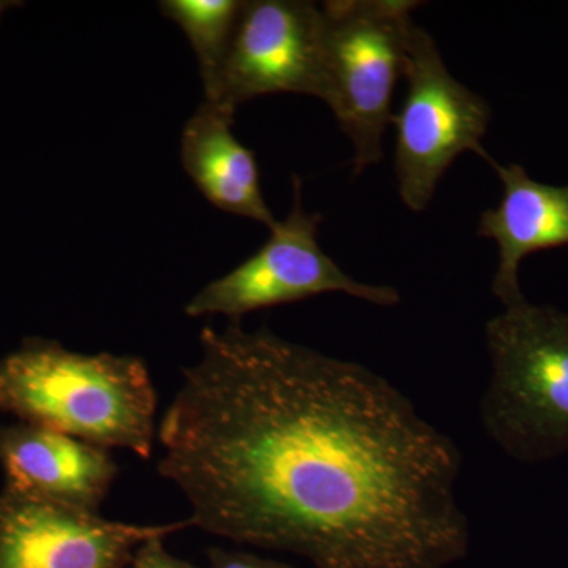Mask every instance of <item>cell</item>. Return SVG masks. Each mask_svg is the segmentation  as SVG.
I'll list each match as a JSON object with an SVG mask.
<instances>
[{
  "instance_id": "cell-1",
  "label": "cell",
  "mask_w": 568,
  "mask_h": 568,
  "mask_svg": "<svg viewBox=\"0 0 568 568\" xmlns=\"http://www.w3.org/2000/svg\"><path fill=\"white\" fill-rule=\"evenodd\" d=\"M200 343L156 429L192 526L316 568L469 555L462 452L387 377L241 321Z\"/></svg>"
},
{
  "instance_id": "cell-2",
  "label": "cell",
  "mask_w": 568,
  "mask_h": 568,
  "mask_svg": "<svg viewBox=\"0 0 568 568\" xmlns=\"http://www.w3.org/2000/svg\"><path fill=\"white\" fill-rule=\"evenodd\" d=\"M0 410L103 448L149 458L156 392L141 358L31 339L0 361Z\"/></svg>"
},
{
  "instance_id": "cell-3",
  "label": "cell",
  "mask_w": 568,
  "mask_h": 568,
  "mask_svg": "<svg viewBox=\"0 0 568 568\" xmlns=\"http://www.w3.org/2000/svg\"><path fill=\"white\" fill-rule=\"evenodd\" d=\"M489 383L481 428L525 465L568 452V312L525 301L485 324Z\"/></svg>"
},
{
  "instance_id": "cell-4",
  "label": "cell",
  "mask_w": 568,
  "mask_h": 568,
  "mask_svg": "<svg viewBox=\"0 0 568 568\" xmlns=\"http://www.w3.org/2000/svg\"><path fill=\"white\" fill-rule=\"evenodd\" d=\"M414 0H331L324 18V99L354 149V173L381 162L405 71Z\"/></svg>"
},
{
  "instance_id": "cell-5",
  "label": "cell",
  "mask_w": 568,
  "mask_h": 568,
  "mask_svg": "<svg viewBox=\"0 0 568 568\" xmlns=\"http://www.w3.org/2000/svg\"><path fill=\"white\" fill-rule=\"evenodd\" d=\"M407 91L394 115L395 174L399 197L410 212H424L440 179L462 153L487 159L481 140L491 111L478 93L448 71L435 39L414 24L407 41Z\"/></svg>"
},
{
  "instance_id": "cell-6",
  "label": "cell",
  "mask_w": 568,
  "mask_h": 568,
  "mask_svg": "<svg viewBox=\"0 0 568 568\" xmlns=\"http://www.w3.org/2000/svg\"><path fill=\"white\" fill-rule=\"evenodd\" d=\"M301 179L293 175V207L271 227V237L234 271L213 280L185 306L190 317L231 321L257 310L339 293L376 306H395L402 294L387 284L358 282L321 248L320 213L308 212Z\"/></svg>"
},
{
  "instance_id": "cell-7",
  "label": "cell",
  "mask_w": 568,
  "mask_h": 568,
  "mask_svg": "<svg viewBox=\"0 0 568 568\" xmlns=\"http://www.w3.org/2000/svg\"><path fill=\"white\" fill-rule=\"evenodd\" d=\"M275 93L324 99V18L315 2L245 0L205 102L235 112L250 100Z\"/></svg>"
},
{
  "instance_id": "cell-8",
  "label": "cell",
  "mask_w": 568,
  "mask_h": 568,
  "mask_svg": "<svg viewBox=\"0 0 568 568\" xmlns=\"http://www.w3.org/2000/svg\"><path fill=\"white\" fill-rule=\"evenodd\" d=\"M192 521L140 526L7 488L0 496V568H125L152 538Z\"/></svg>"
},
{
  "instance_id": "cell-9",
  "label": "cell",
  "mask_w": 568,
  "mask_h": 568,
  "mask_svg": "<svg viewBox=\"0 0 568 568\" xmlns=\"http://www.w3.org/2000/svg\"><path fill=\"white\" fill-rule=\"evenodd\" d=\"M7 488L99 514L118 477L108 448L31 424L0 428Z\"/></svg>"
},
{
  "instance_id": "cell-10",
  "label": "cell",
  "mask_w": 568,
  "mask_h": 568,
  "mask_svg": "<svg viewBox=\"0 0 568 568\" xmlns=\"http://www.w3.org/2000/svg\"><path fill=\"white\" fill-rule=\"evenodd\" d=\"M499 175L503 197L478 220L477 234L491 239L499 263L491 291L504 308L526 301L519 267L529 254L568 246V185L534 181L519 164H504L487 156Z\"/></svg>"
},
{
  "instance_id": "cell-11",
  "label": "cell",
  "mask_w": 568,
  "mask_h": 568,
  "mask_svg": "<svg viewBox=\"0 0 568 568\" xmlns=\"http://www.w3.org/2000/svg\"><path fill=\"white\" fill-rule=\"evenodd\" d=\"M235 112L205 102L182 130L181 160L205 200L216 209L274 227L254 153L233 133Z\"/></svg>"
},
{
  "instance_id": "cell-12",
  "label": "cell",
  "mask_w": 568,
  "mask_h": 568,
  "mask_svg": "<svg viewBox=\"0 0 568 568\" xmlns=\"http://www.w3.org/2000/svg\"><path fill=\"white\" fill-rule=\"evenodd\" d=\"M245 0H163L159 9L185 33L196 54L204 97L215 88Z\"/></svg>"
},
{
  "instance_id": "cell-13",
  "label": "cell",
  "mask_w": 568,
  "mask_h": 568,
  "mask_svg": "<svg viewBox=\"0 0 568 568\" xmlns=\"http://www.w3.org/2000/svg\"><path fill=\"white\" fill-rule=\"evenodd\" d=\"M164 538H152L134 551L125 568H200L186 560L175 558L164 548Z\"/></svg>"
},
{
  "instance_id": "cell-14",
  "label": "cell",
  "mask_w": 568,
  "mask_h": 568,
  "mask_svg": "<svg viewBox=\"0 0 568 568\" xmlns=\"http://www.w3.org/2000/svg\"><path fill=\"white\" fill-rule=\"evenodd\" d=\"M211 568H295L280 560L263 558L253 552L227 551L223 548H211L207 551Z\"/></svg>"
},
{
  "instance_id": "cell-15",
  "label": "cell",
  "mask_w": 568,
  "mask_h": 568,
  "mask_svg": "<svg viewBox=\"0 0 568 568\" xmlns=\"http://www.w3.org/2000/svg\"><path fill=\"white\" fill-rule=\"evenodd\" d=\"M21 6L20 2H10V0H0V18L3 17L7 10L13 9V7Z\"/></svg>"
}]
</instances>
